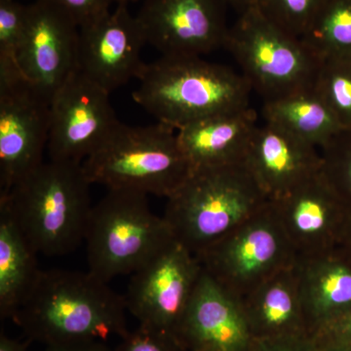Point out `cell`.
Returning <instances> with one entry per match:
<instances>
[{
	"instance_id": "obj_11",
	"label": "cell",
	"mask_w": 351,
	"mask_h": 351,
	"mask_svg": "<svg viewBox=\"0 0 351 351\" xmlns=\"http://www.w3.org/2000/svg\"><path fill=\"white\" fill-rule=\"evenodd\" d=\"M119 123L110 93L75 71L51 100L50 160L83 163Z\"/></svg>"
},
{
	"instance_id": "obj_4",
	"label": "cell",
	"mask_w": 351,
	"mask_h": 351,
	"mask_svg": "<svg viewBox=\"0 0 351 351\" xmlns=\"http://www.w3.org/2000/svg\"><path fill=\"white\" fill-rule=\"evenodd\" d=\"M269 201L244 163L200 168L167 198L163 218L176 241L197 255Z\"/></svg>"
},
{
	"instance_id": "obj_26",
	"label": "cell",
	"mask_w": 351,
	"mask_h": 351,
	"mask_svg": "<svg viewBox=\"0 0 351 351\" xmlns=\"http://www.w3.org/2000/svg\"><path fill=\"white\" fill-rule=\"evenodd\" d=\"M324 0H253L252 5L283 31L301 39Z\"/></svg>"
},
{
	"instance_id": "obj_36",
	"label": "cell",
	"mask_w": 351,
	"mask_h": 351,
	"mask_svg": "<svg viewBox=\"0 0 351 351\" xmlns=\"http://www.w3.org/2000/svg\"><path fill=\"white\" fill-rule=\"evenodd\" d=\"M321 351H351V346H336V348H328Z\"/></svg>"
},
{
	"instance_id": "obj_33",
	"label": "cell",
	"mask_w": 351,
	"mask_h": 351,
	"mask_svg": "<svg viewBox=\"0 0 351 351\" xmlns=\"http://www.w3.org/2000/svg\"><path fill=\"white\" fill-rule=\"evenodd\" d=\"M338 249L348 258V262L351 263V205L350 213H348V219H346L345 230H343V237H341Z\"/></svg>"
},
{
	"instance_id": "obj_27",
	"label": "cell",
	"mask_w": 351,
	"mask_h": 351,
	"mask_svg": "<svg viewBox=\"0 0 351 351\" xmlns=\"http://www.w3.org/2000/svg\"><path fill=\"white\" fill-rule=\"evenodd\" d=\"M29 5L18 0H0V58L15 60L27 27Z\"/></svg>"
},
{
	"instance_id": "obj_7",
	"label": "cell",
	"mask_w": 351,
	"mask_h": 351,
	"mask_svg": "<svg viewBox=\"0 0 351 351\" xmlns=\"http://www.w3.org/2000/svg\"><path fill=\"white\" fill-rule=\"evenodd\" d=\"M239 15L225 48L263 103L313 87L320 60L301 39L270 22L255 6Z\"/></svg>"
},
{
	"instance_id": "obj_31",
	"label": "cell",
	"mask_w": 351,
	"mask_h": 351,
	"mask_svg": "<svg viewBox=\"0 0 351 351\" xmlns=\"http://www.w3.org/2000/svg\"><path fill=\"white\" fill-rule=\"evenodd\" d=\"M253 348L256 351H320L311 335L255 339Z\"/></svg>"
},
{
	"instance_id": "obj_20",
	"label": "cell",
	"mask_w": 351,
	"mask_h": 351,
	"mask_svg": "<svg viewBox=\"0 0 351 351\" xmlns=\"http://www.w3.org/2000/svg\"><path fill=\"white\" fill-rule=\"evenodd\" d=\"M239 302L255 339L309 335L295 263L270 277Z\"/></svg>"
},
{
	"instance_id": "obj_16",
	"label": "cell",
	"mask_w": 351,
	"mask_h": 351,
	"mask_svg": "<svg viewBox=\"0 0 351 351\" xmlns=\"http://www.w3.org/2000/svg\"><path fill=\"white\" fill-rule=\"evenodd\" d=\"M178 338L189 351H250L255 341L239 302L204 271Z\"/></svg>"
},
{
	"instance_id": "obj_10",
	"label": "cell",
	"mask_w": 351,
	"mask_h": 351,
	"mask_svg": "<svg viewBox=\"0 0 351 351\" xmlns=\"http://www.w3.org/2000/svg\"><path fill=\"white\" fill-rule=\"evenodd\" d=\"M202 271L195 254L174 240L132 274L123 295L127 311L141 326L178 337Z\"/></svg>"
},
{
	"instance_id": "obj_2",
	"label": "cell",
	"mask_w": 351,
	"mask_h": 351,
	"mask_svg": "<svg viewBox=\"0 0 351 351\" xmlns=\"http://www.w3.org/2000/svg\"><path fill=\"white\" fill-rule=\"evenodd\" d=\"M133 100L159 123L178 131L219 113L250 107L243 75L201 57H164L145 64Z\"/></svg>"
},
{
	"instance_id": "obj_23",
	"label": "cell",
	"mask_w": 351,
	"mask_h": 351,
	"mask_svg": "<svg viewBox=\"0 0 351 351\" xmlns=\"http://www.w3.org/2000/svg\"><path fill=\"white\" fill-rule=\"evenodd\" d=\"M301 40L319 60L351 59V0H324Z\"/></svg>"
},
{
	"instance_id": "obj_13",
	"label": "cell",
	"mask_w": 351,
	"mask_h": 351,
	"mask_svg": "<svg viewBox=\"0 0 351 351\" xmlns=\"http://www.w3.org/2000/svg\"><path fill=\"white\" fill-rule=\"evenodd\" d=\"M269 205L297 261L338 248L350 209L321 171Z\"/></svg>"
},
{
	"instance_id": "obj_15",
	"label": "cell",
	"mask_w": 351,
	"mask_h": 351,
	"mask_svg": "<svg viewBox=\"0 0 351 351\" xmlns=\"http://www.w3.org/2000/svg\"><path fill=\"white\" fill-rule=\"evenodd\" d=\"M78 41L80 27L52 0L29 4L18 63L25 77L50 101L77 71Z\"/></svg>"
},
{
	"instance_id": "obj_25",
	"label": "cell",
	"mask_w": 351,
	"mask_h": 351,
	"mask_svg": "<svg viewBox=\"0 0 351 351\" xmlns=\"http://www.w3.org/2000/svg\"><path fill=\"white\" fill-rule=\"evenodd\" d=\"M321 173L351 205V128L339 131L320 149Z\"/></svg>"
},
{
	"instance_id": "obj_9",
	"label": "cell",
	"mask_w": 351,
	"mask_h": 351,
	"mask_svg": "<svg viewBox=\"0 0 351 351\" xmlns=\"http://www.w3.org/2000/svg\"><path fill=\"white\" fill-rule=\"evenodd\" d=\"M50 104L19 64L0 61V195L10 193L44 163Z\"/></svg>"
},
{
	"instance_id": "obj_19",
	"label": "cell",
	"mask_w": 351,
	"mask_h": 351,
	"mask_svg": "<svg viewBox=\"0 0 351 351\" xmlns=\"http://www.w3.org/2000/svg\"><path fill=\"white\" fill-rule=\"evenodd\" d=\"M307 331L314 332L351 309V263L338 248L295 263Z\"/></svg>"
},
{
	"instance_id": "obj_34",
	"label": "cell",
	"mask_w": 351,
	"mask_h": 351,
	"mask_svg": "<svg viewBox=\"0 0 351 351\" xmlns=\"http://www.w3.org/2000/svg\"><path fill=\"white\" fill-rule=\"evenodd\" d=\"M0 351H27V346L16 339L9 338L1 332L0 335Z\"/></svg>"
},
{
	"instance_id": "obj_37",
	"label": "cell",
	"mask_w": 351,
	"mask_h": 351,
	"mask_svg": "<svg viewBox=\"0 0 351 351\" xmlns=\"http://www.w3.org/2000/svg\"><path fill=\"white\" fill-rule=\"evenodd\" d=\"M137 1V0H119V3H131V2H135Z\"/></svg>"
},
{
	"instance_id": "obj_30",
	"label": "cell",
	"mask_w": 351,
	"mask_h": 351,
	"mask_svg": "<svg viewBox=\"0 0 351 351\" xmlns=\"http://www.w3.org/2000/svg\"><path fill=\"white\" fill-rule=\"evenodd\" d=\"M313 337L320 350L351 346V309L321 327Z\"/></svg>"
},
{
	"instance_id": "obj_1",
	"label": "cell",
	"mask_w": 351,
	"mask_h": 351,
	"mask_svg": "<svg viewBox=\"0 0 351 351\" xmlns=\"http://www.w3.org/2000/svg\"><path fill=\"white\" fill-rule=\"evenodd\" d=\"M126 311L123 295L90 271L41 270L13 319L27 338L48 348L123 338Z\"/></svg>"
},
{
	"instance_id": "obj_8",
	"label": "cell",
	"mask_w": 351,
	"mask_h": 351,
	"mask_svg": "<svg viewBox=\"0 0 351 351\" xmlns=\"http://www.w3.org/2000/svg\"><path fill=\"white\" fill-rule=\"evenodd\" d=\"M195 256L203 271L237 301L297 263L269 203L260 213Z\"/></svg>"
},
{
	"instance_id": "obj_12",
	"label": "cell",
	"mask_w": 351,
	"mask_h": 351,
	"mask_svg": "<svg viewBox=\"0 0 351 351\" xmlns=\"http://www.w3.org/2000/svg\"><path fill=\"white\" fill-rule=\"evenodd\" d=\"M226 0H144L137 14L145 40L164 57H201L225 48Z\"/></svg>"
},
{
	"instance_id": "obj_35",
	"label": "cell",
	"mask_w": 351,
	"mask_h": 351,
	"mask_svg": "<svg viewBox=\"0 0 351 351\" xmlns=\"http://www.w3.org/2000/svg\"><path fill=\"white\" fill-rule=\"evenodd\" d=\"M226 1L228 2V5L232 6L237 13L240 14L252 5L253 0H226Z\"/></svg>"
},
{
	"instance_id": "obj_32",
	"label": "cell",
	"mask_w": 351,
	"mask_h": 351,
	"mask_svg": "<svg viewBox=\"0 0 351 351\" xmlns=\"http://www.w3.org/2000/svg\"><path fill=\"white\" fill-rule=\"evenodd\" d=\"M46 351H113L104 341H86V343H69L48 346Z\"/></svg>"
},
{
	"instance_id": "obj_5",
	"label": "cell",
	"mask_w": 351,
	"mask_h": 351,
	"mask_svg": "<svg viewBox=\"0 0 351 351\" xmlns=\"http://www.w3.org/2000/svg\"><path fill=\"white\" fill-rule=\"evenodd\" d=\"M82 166L92 184L166 199L181 188L193 171L177 131L159 122L145 127L120 122Z\"/></svg>"
},
{
	"instance_id": "obj_21",
	"label": "cell",
	"mask_w": 351,
	"mask_h": 351,
	"mask_svg": "<svg viewBox=\"0 0 351 351\" xmlns=\"http://www.w3.org/2000/svg\"><path fill=\"white\" fill-rule=\"evenodd\" d=\"M36 253L0 200V315L13 318L36 285L41 270Z\"/></svg>"
},
{
	"instance_id": "obj_14",
	"label": "cell",
	"mask_w": 351,
	"mask_h": 351,
	"mask_svg": "<svg viewBox=\"0 0 351 351\" xmlns=\"http://www.w3.org/2000/svg\"><path fill=\"white\" fill-rule=\"evenodd\" d=\"M147 44L137 16L128 4L117 3L80 27L77 71L110 94L140 75L145 64L141 53Z\"/></svg>"
},
{
	"instance_id": "obj_3",
	"label": "cell",
	"mask_w": 351,
	"mask_h": 351,
	"mask_svg": "<svg viewBox=\"0 0 351 351\" xmlns=\"http://www.w3.org/2000/svg\"><path fill=\"white\" fill-rule=\"evenodd\" d=\"M91 184L82 163L49 160L0 200L36 253L63 256L85 240Z\"/></svg>"
},
{
	"instance_id": "obj_18",
	"label": "cell",
	"mask_w": 351,
	"mask_h": 351,
	"mask_svg": "<svg viewBox=\"0 0 351 351\" xmlns=\"http://www.w3.org/2000/svg\"><path fill=\"white\" fill-rule=\"evenodd\" d=\"M258 115L251 107L219 113L177 131L193 170L244 163Z\"/></svg>"
},
{
	"instance_id": "obj_17",
	"label": "cell",
	"mask_w": 351,
	"mask_h": 351,
	"mask_svg": "<svg viewBox=\"0 0 351 351\" xmlns=\"http://www.w3.org/2000/svg\"><path fill=\"white\" fill-rule=\"evenodd\" d=\"M244 165L269 200H274L320 172V149L265 122L254 133Z\"/></svg>"
},
{
	"instance_id": "obj_22",
	"label": "cell",
	"mask_w": 351,
	"mask_h": 351,
	"mask_svg": "<svg viewBox=\"0 0 351 351\" xmlns=\"http://www.w3.org/2000/svg\"><path fill=\"white\" fill-rule=\"evenodd\" d=\"M262 115L265 122L280 127L319 149L343 129L313 87L265 101Z\"/></svg>"
},
{
	"instance_id": "obj_29",
	"label": "cell",
	"mask_w": 351,
	"mask_h": 351,
	"mask_svg": "<svg viewBox=\"0 0 351 351\" xmlns=\"http://www.w3.org/2000/svg\"><path fill=\"white\" fill-rule=\"evenodd\" d=\"M64 12L68 14L73 22L82 27L94 21L100 19L112 11L113 3L119 0H52Z\"/></svg>"
},
{
	"instance_id": "obj_24",
	"label": "cell",
	"mask_w": 351,
	"mask_h": 351,
	"mask_svg": "<svg viewBox=\"0 0 351 351\" xmlns=\"http://www.w3.org/2000/svg\"><path fill=\"white\" fill-rule=\"evenodd\" d=\"M316 93L343 129L351 128V59L320 60L313 85Z\"/></svg>"
},
{
	"instance_id": "obj_28",
	"label": "cell",
	"mask_w": 351,
	"mask_h": 351,
	"mask_svg": "<svg viewBox=\"0 0 351 351\" xmlns=\"http://www.w3.org/2000/svg\"><path fill=\"white\" fill-rule=\"evenodd\" d=\"M113 351H189L180 339L138 325L133 332H127Z\"/></svg>"
},
{
	"instance_id": "obj_6",
	"label": "cell",
	"mask_w": 351,
	"mask_h": 351,
	"mask_svg": "<svg viewBox=\"0 0 351 351\" xmlns=\"http://www.w3.org/2000/svg\"><path fill=\"white\" fill-rule=\"evenodd\" d=\"M174 240L165 219L149 208L147 195L108 189L88 221V271L107 283L133 274Z\"/></svg>"
}]
</instances>
